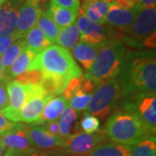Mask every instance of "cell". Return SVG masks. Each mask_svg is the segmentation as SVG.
Listing matches in <instances>:
<instances>
[{"label": "cell", "mask_w": 156, "mask_h": 156, "mask_svg": "<svg viewBox=\"0 0 156 156\" xmlns=\"http://www.w3.org/2000/svg\"><path fill=\"white\" fill-rule=\"evenodd\" d=\"M23 125V124L22 123L10 122L0 113V136L9 133L12 130H15L17 128H20Z\"/></svg>", "instance_id": "836d02e7"}, {"label": "cell", "mask_w": 156, "mask_h": 156, "mask_svg": "<svg viewBox=\"0 0 156 156\" xmlns=\"http://www.w3.org/2000/svg\"><path fill=\"white\" fill-rule=\"evenodd\" d=\"M3 156H53L50 152L37 150V149H31L24 152H12L7 150L5 154Z\"/></svg>", "instance_id": "e575fe53"}, {"label": "cell", "mask_w": 156, "mask_h": 156, "mask_svg": "<svg viewBox=\"0 0 156 156\" xmlns=\"http://www.w3.org/2000/svg\"><path fill=\"white\" fill-rule=\"evenodd\" d=\"M156 9L142 8L134 21L123 30V43L135 48L143 47V43L155 33Z\"/></svg>", "instance_id": "8992f818"}, {"label": "cell", "mask_w": 156, "mask_h": 156, "mask_svg": "<svg viewBox=\"0 0 156 156\" xmlns=\"http://www.w3.org/2000/svg\"><path fill=\"white\" fill-rule=\"evenodd\" d=\"M44 76L40 83V87L44 90L45 95L55 97L62 95L68 84V81L51 75L43 74Z\"/></svg>", "instance_id": "d4e9b609"}, {"label": "cell", "mask_w": 156, "mask_h": 156, "mask_svg": "<svg viewBox=\"0 0 156 156\" xmlns=\"http://www.w3.org/2000/svg\"><path fill=\"white\" fill-rule=\"evenodd\" d=\"M47 12L59 28H64L74 23L77 16L78 11L62 8L55 5H50V9L47 11Z\"/></svg>", "instance_id": "603a6c76"}, {"label": "cell", "mask_w": 156, "mask_h": 156, "mask_svg": "<svg viewBox=\"0 0 156 156\" xmlns=\"http://www.w3.org/2000/svg\"><path fill=\"white\" fill-rule=\"evenodd\" d=\"M87 156H130V148L115 142H106L97 146Z\"/></svg>", "instance_id": "cb8c5ba5"}, {"label": "cell", "mask_w": 156, "mask_h": 156, "mask_svg": "<svg viewBox=\"0 0 156 156\" xmlns=\"http://www.w3.org/2000/svg\"><path fill=\"white\" fill-rule=\"evenodd\" d=\"M51 98L52 96L45 95L44 93L36 95L30 97L26 101L24 106L23 107L22 109L18 113L12 112L7 107L1 109L0 113L8 120L14 122L34 123L35 124L37 122L46 103Z\"/></svg>", "instance_id": "52a82bcc"}, {"label": "cell", "mask_w": 156, "mask_h": 156, "mask_svg": "<svg viewBox=\"0 0 156 156\" xmlns=\"http://www.w3.org/2000/svg\"><path fill=\"white\" fill-rule=\"evenodd\" d=\"M17 40L16 37L9 36V37H0V55L5 53L6 50Z\"/></svg>", "instance_id": "74e56055"}, {"label": "cell", "mask_w": 156, "mask_h": 156, "mask_svg": "<svg viewBox=\"0 0 156 156\" xmlns=\"http://www.w3.org/2000/svg\"><path fill=\"white\" fill-rule=\"evenodd\" d=\"M43 73L40 70H27L17 77V81L24 85H39L43 79Z\"/></svg>", "instance_id": "4dcf8cb0"}, {"label": "cell", "mask_w": 156, "mask_h": 156, "mask_svg": "<svg viewBox=\"0 0 156 156\" xmlns=\"http://www.w3.org/2000/svg\"><path fill=\"white\" fill-rule=\"evenodd\" d=\"M23 38L24 46L37 55L50 46V41L45 37L44 32L37 26L31 29Z\"/></svg>", "instance_id": "ffe728a7"}, {"label": "cell", "mask_w": 156, "mask_h": 156, "mask_svg": "<svg viewBox=\"0 0 156 156\" xmlns=\"http://www.w3.org/2000/svg\"><path fill=\"white\" fill-rule=\"evenodd\" d=\"M122 96L118 77L98 84L91 96L84 114L104 120L116 108L117 102Z\"/></svg>", "instance_id": "5b68a950"}, {"label": "cell", "mask_w": 156, "mask_h": 156, "mask_svg": "<svg viewBox=\"0 0 156 156\" xmlns=\"http://www.w3.org/2000/svg\"><path fill=\"white\" fill-rule=\"evenodd\" d=\"M138 4L143 8H154L155 7L156 0H138Z\"/></svg>", "instance_id": "b9f144b4"}, {"label": "cell", "mask_w": 156, "mask_h": 156, "mask_svg": "<svg viewBox=\"0 0 156 156\" xmlns=\"http://www.w3.org/2000/svg\"><path fill=\"white\" fill-rule=\"evenodd\" d=\"M89 1H94V0H89ZM104 1H106V2H108V3H112V2H114L115 0H104Z\"/></svg>", "instance_id": "bcb514c9"}, {"label": "cell", "mask_w": 156, "mask_h": 156, "mask_svg": "<svg viewBox=\"0 0 156 156\" xmlns=\"http://www.w3.org/2000/svg\"><path fill=\"white\" fill-rule=\"evenodd\" d=\"M156 45V36L155 33H154L153 35H151L150 37H148L146 39L143 43V47H146L147 49H154Z\"/></svg>", "instance_id": "60d3db41"}, {"label": "cell", "mask_w": 156, "mask_h": 156, "mask_svg": "<svg viewBox=\"0 0 156 156\" xmlns=\"http://www.w3.org/2000/svg\"><path fill=\"white\" fill-rule=\"evenodd\" d=\"M42 126H44L45 129L52 135L59 136V124L57 121L45 123L44 125H42Z\"/></svg>", "instance_id": "f35d334b"}, {"label": "cell", "mask_w": 156, "mask_h": 156, "mask_svg": "<svg viewBox=\"0 0 156 156\" xmlns=\"http://www.w3.org/2000/svg\"><path fill=\"white\" fill-rule=\"evenodd\" d=\"M118 79L122 96L155 95V51L128 53Z\"/></svg>", "instance_id": "6da1fadb"}, {"label": "cell", "mask_w": 156, "mask_h": 156, "mask_svg": "<svg viewBox=\"0 0 156 156\" xmlns=\"http://www.w3.org/2000/svg\"><path fill=\"white\" fill-rule=\"evenodd\" d=\"M109 5L104 0H83L81 9L91 22L102 25L106 23V14Z\"/></svg>", "instance_id": "ac0fdd59"}, {"label": "cell", "mask_w": 156, "mask_h": 156, "mask_svg": "<svg viewBox=\"0 0 156 156\" xmlns=\"http://www.w3.org/2000/svg\"><path fill=\"white\" fill-rule=\"evenodd\" d=\"M68 104L69 101L62 95L52 97L46 103L35 125H44L45 123L57 121L66 107L69 106Z\"/></svg>", "instance_id": "e0dca14e"}, {"label": "cell", "mask_w": 156, "mask_h": 156, "mask_svg": "<svg viewBox=\"0 0 156 156\" xmlns=\"http://www.w3.org/2000/svg\"><path fill=\"white\" fill-rule=\"evenodd\" d=\"M132 1H134L135 4H137V3H138V0H132Z\"/></svg>", "instance_id": "c3c4849f"}, {"label": "cell", "mask_w": 156, "mask_h": 156, "mask_svg": "<svg viewBox=\"0 0 156 156\" xmlns=\"http://www.w3.org/2000/svg\"><path fill=\"white\" fill-rule=\"evenodd\" d=\"M6 1H7V0H0V6L2 5L5 2H6Z\"/></svg>", "instance_id": "7dc6e473"}, {"label": "cell", "mask_w": 156, "mask_h": 156, "mask_svg": "<svg viewBox=\"0 0 156 156\" xmlns=\"http://www.w3.org/2000/svg\"><path fill=\"white\" fill-rule=\"evenodd\" d=\"M37 56L36 53L24 47L17 59L5 71V79L11 82L13 78H17L21 74L26 72Z\"/></svg>", "instance_id": "d6986e66"}, {"label": "cell", "mask_w": 156, "mask_h": 156, "mask_svg": "<svg viewBox=\"0 0 156 156\" xmlns=\"http://www.w3.org/2000/svg\"><path fill=\"white\" fill-rule=\"evenodd\" d=\"M24 47L25 46H24L23 39H17L3 54L0 60H1L2 68L4 69V74L6 69L17 59V56H19V54L22 52L23 49Z\"/></svg>", "instance_id": "f1b7e54d"}, {"label": "cell", "mask_w": 156, "mask_h": 156, "mask_svg": "<svg viewBox=\"0 0 156 156\" xmlns=\"http://www.w3.org/2000/svg\"><path fill=\"white\" fill-rule=\"evenodd\" d=\"M51 5H55L74 11H78L80 8V2L76 0H51Z\"/></svg>", "instance_id": "d590c367"}, {"label": "cell", "mask_w": 156, "mask_h": 156, "mask_svg": "<svg viewBox=\"0 0 156 156\" xmlns=\"http://www.w3.org/2000/svg\"><path fill=\"white\" fill-rule=\"evenodd\" d=\"M76 1H80V0H76Z\"/></svg>", "instance_id": "681fc988"}, {"label": "cell", "mask_w": 156, "mask_h": 156, "mask_svg": "<svg viewBox=\"0 0 156 156\" xmlns=\"http://www.w3.org/2000/svg\"><path fill=\"white\" fill-rule=\"evenodd\" d=\"M36 24L37 27L44 32L45 37L50 42V44H56L60 28L52 20L47 11L42 12Z\"/></svg>", "instance_id": "4316f807"}, {"label": "cell", "mask_w": 156, "mask_h": 156, "mask_svg": "<svg viewBox=\"0 0 156 156\" xmlns=\"http://www.w3.org/2000/svg\"><path fill=\"white\" fill-rule=\"evenodd\" d=\"M81 42L93 46H99L107 40L104 28L95 23L91 22L81 8H79L76 16V23Z\"/></svg>", "instance_id": "30bf717a"}, {"label": "cell", "mask_w": 156, "mask_h": 156, "mask_svg": "<svg viewBox=\"0 0 156 156\" xmlns=\"http://www.w3.org/2000/svg\"><path fill=\"white\" fill-rule=\"evenodd\" d=\"M5 147H4V145L2 144V142H1V140H0V156H3L4 155V154H5Z\"/></svg>", "instance_id": "ee69618b"}, {"label": "cell", "mask_w": 156, "mask_h": 156, "mask_svg": "<svg viewBox=\"0 0 156 156\" xmlns=\"http://www.w3.org/2000/svg\"><path fill=\"white\" fill-rule=\"evenodd\" d=\"M100 122L96 117L86 115L80 122V128L86 134L95 133L99 130Z\"/></svg>", "instance_id": "1f68e13d"}, {"label": "cell", "mask_w": 156, "mask_h": 156, "mask_svg": "<svg viewBox=\"0 0 156 156\" xmlns=\"http://www.w3.org/2000/svg\"><path fill=\"white\" fill-rule=\"evenodd\" d=\"M0 140L5 149L12 152H24L36 149L32 145L28 134V126L23 125L20 128L1 135Z\"/></svg>", "instance_id": "2e32d148"}, {"label": "cell", "mask_w": 156, "mask_h": 156, "mask_svg": "<svg viewBox=\"0 0 156 156\" xmlns=\"http://www.w3.org/2000/svg\"><path fill=\"white\" fill-rule=\"evenodd\" d=\"M8 80L4 79L0 81V110L9 105V97L7 94V84Z\"/></svg>", "instance_id": "8d00e7d4"}, {"label": "cell", "mask_w": 156, "mask_h": 156, "mask_svg": "<svg viewBox=\"0 0 156 156\" xmlns=\"http://www.w3.org/2000/svg\"><path fill=\"white\" fill-rule=\"evenodd\" d=\"M38 90V85H24L17 80L9 82L7 84V93L10 106L7 108L12 112L18 113L26 101L36 95Z\"/></svg>", "instance_id": "8fae6325"}, {"label": "cell", "mask_w": 156, "mask_h": 156, "mask_svg": "<svg viewBox=\"0 0 156 156\" xmlns=\"http://www.w3.org/2000/svg\"><path fill=\"white\" fill-rule=\"evenodd\" d=\"M77 121V113L71 107L67 106L59 120V137L66 141L73 135V128Z\"/></svg>", "instance_id": "7402d4cb"}, {"label": "cell", "mask_w": 156, "mask_h": 156, "mask_svg": "<svg viewBox=\"0 0 156 156\" xmlns=\"http://www.w3.org/2000/svg\"><path fill=\"white\" fill-rule=\"evenodd\" d=\"M83 78L84 76L83 75V76H79V77L70 79V80L69 81V83H68L66 88H65V89L63 90V92H62V96H63L64 98H66L68 101L69 100V99L71 98V96L73 95V94L75 93V91L80 88V86H81V83H82Z\"/></svg>", "instance_id": "d6a6232c"}, {"label": "cell", "mask_w": 156, "mask_h": 156, "mask_svg": "<svg viewBox=\"0 0 156 156\" xmlns=\"http://www.w3.org/2000/svg\"><path fill=\"white\" fill-rule=\"evenodd\" d=\"M130 148V156H155V137H147Z\"/></svg>", "instance_id": "83f0119b"}, {"label": "cell", "mask_w": 156, "mask_h": 156, "mask_svg": "<svg viewBox=\"0 0 156 156\" xmlns=\"http://www.w3.org/2000/svg\"><path fill=\"white\" fill-rule=\"evenodd\" d=\"M103 130L107 139L129 147L147 137H155L148 132L144 123L134 113L130 101L125 102L122 110L109 117Z\"/></svg>", "instance_id": "7a4b0ae2"}, {"label": "cell", "mask_w": 156, "mask_h": 156, "mask_svg": "<svg viewBox=\"0 0 156 156\" xmlns=\"http://www.w3.org/2000/svg\"><path fill=\"white\" fill-rule=\"evenodd\" d=\"M134 107V113L138 115L141 122L152 135L155 136L156 128V97L155 95H138L130 98Z\"/></svg>", "instance_id": "9c48e42d"}, {"label": "cell", "mask_w": 156, "mask_h": 156, "mask_svg": "<svg viewBox=\"0 0 156 156\" xmlns=\"http://www.w3.org/2000/svg\"><path fill=\"white\" fill-rule=\"evenodd\" d=\"M28 134L33 147L37 150H56L64 148L65 141L59 136L50 134L42 125H30L28 127Z\"/></svg>", "instance_id": "7c38bea8"}, {"label": "cell", "mask_w": 156, "mask_h": 156, "mask_svg": "<svg viewBox=\"0 0 156 156\" xmlns=\"http://www.w3.org/2000/svg\"><path fill=\"white\" fill-rule=\"evenodd\" d=\"M127 56V49L120 39H108L99 46L92 66L84 77L91 79L96 86L119 76Z\"/></svg>", "instance_id": "3957f363"}, {"label": "cell", "mask_w": 156, "mask_h": 156, "mask_svg": "<svg viewBox=\"0 0 156 156\" xmlns=\"http://www.w3.org/2000/svg\"><path fill=\"white\" fill-rule=\"evenodd\" d=\"M115 5L118 6L121 9H125V10H129L132 9L136 4L132 0H115L114 1Z\"/></svg>", "instance_id": "ab89813d"}, {"label": "cell", "mask_w": 156, "mask_h": 156, "mask_svg": "<svg viewBox=\"0 0 156 156\" xmlns=\"http://www.w3.org/2000/svg\"><path fill=\"white\" fill-rule=\"evenodd\" d=\"M91 96V94H87L79 88L75 91L71 98L69 100V103L70 105L69 107H71L76 111H83L88 106Z\"/></svg>", "instance_id": "f546056e"}, {"label": "cell", "mask_w": 156, "mask_h": 156, "mask_svg": "<svg viewBox=\"0 0 156 156\" xmlns=\"http://www.w3.org/2000/svg\"><path fill=\"white\" fill-rule=\"evenodd\" d=\"M106 140L104 130H98L91 134L76 133L65 141L64 149L71 156H87Z\"/></svg>", "instance_id": "ba28073f"}, {"label": "cell", "mask_w": 156, "mask_h": 156, "mask_svg": "<svg viewBox=\"0 0 156 156\" xmlns=\"http://www.w3.org/2000/svg\"><path fill=\"white\" fill-rule=\"evenodd\" d=\"M79 40L80 33L76 24L74 23L71 25H69L67 27L60 30L56 44H58L62 48L65 50H71L79 43Z\"/></svg>", "instance_id": "484cf974"}, {"label": "cell", "mask_w": 156, "mask_h": 156, "mask_svg": "<svg viewBox=\"0 0 156 156\" xmlns=\"http://www.w3.org/2000/svg\"><path fill=\"white\" fill-rule=\"evenodd\" d=\"M22 5V0H7L0 6V37L15 35L17 14Z\"/></svg>", "instance_id": "5bb4252c"}, {"label": "cell", "mask_w": 156, "mask_h": 156, "mask_svg": "<svg viewBox=\"0 0 156 156\" xmlns=\"http://www.w3.org/2000/svg\"><path fill=\"white\" fill-rule=\"evenodd\" d=\"M143 7L137 3L135 5L129 10L121 9L115 5L114 2L110 3L108 10L106 14V22L115 28H118L122 30L128 27L134 22L140 11Z\"/></svg>", "instance_id": "9a60e30c"}, {"label": "cell", "mask_w": 156, "mask_h": 156, "mask_svg": "<svg viewBox=\"0 0 156 156\" xmlns=\"http://www.w3.org/2000/svg\"><path fill=\"white\" fill-rule=\"evenodd\" d=\"M26 1L29 2V3H30V4H32V5H37L40 7L41 4L44 3V2L48 1V0H26Z\"/></svg>", "instance_id": "7bdbcfd3"}, {"label": "cell", "mask_w": 156, "mask_h": 156, "mask_svg": "<svg viewBox=\"0 0 156 156\" xmlns=\"http://www.w3.org/2000/svg\"><path fill=\"white\" fill-rule=\"evenodd\" d=\"M41 7L32 5L29 2L23 4L18 11L16 23L15 37L17 39H23L25 35L35 27L37 21L42 14Z\"/></svg>", "instance_id": "4fadbf2b"}, {"label": "cell", "mask_w": 156, "mask_h": 156, "mask_svg": "<svg viewBox=\"0 0 156 156\" xmlns=\"http://www.w3.org/2000/svg\"><path fill=\"white\" fill-rule=\"evenodd\" d=\"M5 79V74H4V69L1 65V60H0V81Z\"/></svg>", "instance_id": "f6af8a7d"}, {"label": "cell", "mask_w": 156, "mask_h": 156, "mask_svg": "<svg viewBox=\"0 0 156 156\" xmlns=\"http://www.w3.org/2000/svg\"><path fill=\"white\" fill-rule=\"evenodd\" d=\"M99 46H93L79 42L72 50L73 56L76 58V60L83 66L86 70H89L95 61L99 50Z\"/></svg>", "instance_id": "44dd1931"}, {"label": "cell", "mask_w": 156, "mask_h": 156, "mask_svg": "<svg viewBox=\"0 0 156 156\" xmlns=\"http://www.w3.org/2000/svg\"><path fill=\"white\" fill-rule=\"evenodd\" d=\"M37 69L45 75H51L66 81L83 76L69 51L59 45H50L35 57L29 70Z\"/></svg>", "instance_id": "277c9868"}]
</instances>
